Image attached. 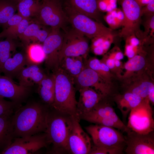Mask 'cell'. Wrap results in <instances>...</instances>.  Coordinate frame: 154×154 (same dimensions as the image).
I'll return each mask as SVG.
<instances>
[{"label":"cell","mask_w":154,"mask_h":154,"mask_svg":"<svg viewBox=\"0 0 154 154\" xmlns=\"http://www.w3.org/2000/svg\"><path fill=\"white\" fill-rule=\"evenodd\" d=\"M145 63V60L143 56L136 55L129 59L125 63L124 67L128 71H136L142 69L144 67Z\"/></svg>","instance_id":"obj_33"},{"label":"cell","mask_w":154,"mask_h":154,"mask_svg":"<svg viewBox=\"0 0 154 154\" xmlns=\"http://www.w3.org/2000/svg\"><path fill=\"white\" fill-rule=\"evenodd\" d=\"M38 84V93L42 103L49 108H52L55 93V82L53 73L46 75Z\"/></svg>","instance_id":"obj_22"},{"label":"cell","mask_w":154,"mask_h":154,"mask_svg":"<svg viewBox=\"0 0 154 154\" xmlns=\"http://www.w3.org/2000/svg\"><path fill=\"white\" fill-rule=\"evenodd\" d=\"M42 0V1H44V0Z\"/></svg>","instance_id":"obj_48"},{"label":"cell","mask_w":154,"mask_h":154,"mask_svg":"<svg viewBox=\"0 0 154 154\" xmlns=\"http://www.w3.org/2000/svg\"><path fill=\"white\" fill-rule=\"evenodd\" d=\"M20 106L11 101L0 98V116L14 113Z\"/></svg>","instance_id":"obj_36"},{"label":"cell","mask_w":154,"mask_h":154,"mask_svg":"<svg viewBox=\"0 0 154 154\" xmlns=\"http://www.w3.org/2000/svg\"><path fill=\"white\" fill-rule=\"evenodd\" d=\"M49 109L43 103L36 102L19 107L12 118L15 138L45 132Z\"/></svg>","instance_id":"obj_1"},{"label":"cell","mask_w":154,"mask_h":154,"mask_svg":"<svg viewBox=\"0 0 154 154\" xmlns=\"http://www.w3.org/2000/svg\"><path fill=\"white\" fill-rule=\"evenodd\" d=\"M50 144L47 135L41 132L29 136L14 138L2 154H32Z\"/></svg>","instance_id":"obj_10"},{"label":"cell","mask_w":154,"mask_h":154,"mask_svg":"<svg viewBox=\"0 0 154 154\" xmlns=\"http://www.w3.org/2000/svg\"><path fill=\"white\" fill-rule=\"evenodd\" d=\"M124 16L122 10L117 7L106 14L104 19L110 29L114 30L122 27L123 22Z\"/></svg>","instance_id":"obj_30"},{"label":"cell","mask_w":154,"mask_h":154,"mask_svg":"<svg viewBox=\"0 0 154 154\" xmlns=\"http://www.w3.org/2000/svg\"><path fill=\"white\" fill-rule=\"evenodd\" d=\"M63 10L71 27L87 38L92 39L115 32L102 23L65 5Z\"/></svg>","instance_id":"obj_4"},{"label":"cell","mask_w":154,"mask_h":154,"mask_svg":"<svg viewBox=\"0 0 154 154\" xmlns=\"http://www.w3.org/2000/svg\"><path fill=\"white\" fill-rule=\"evenodd\" d=\"M146 17L147 20L144 26L145 33L150 32V36H153L154 32V15Z\"/></svg>","instance_id":"obj_40"},{"label":"cell","mask_w":154,"mask_h":154,"mask_svg":"<svg viewBox=\"0 0 154 154\" xmlns=\"http://www.w3.org/2000/svg\"><path fill=\"white\" fill-rule=\"evenodd\" d=\"M141 16L149 17L154 15V0H151L148 4L141 8Z\"/></svg>","instance_id":"obj_38"},{"label":"cell","mask_w":154,"mask_h":154,"mask_svg":"<svg viewBox=\"0 0 154 154\" xmlns=\"http://www.w3.org/2000/svg\"><path fill=\"white\" fill-rule=\"evenodd\" d=\"M19 1L15 0H0V26H3L17 10Z\"/></svg>","instance_id":"obj_28"},{"label":"cell","mask_w":154,"mask_h":154,"mask_svg":"<svg viewBox=\"0 0 154 154\" xmlns=\"http://www.w3.org/2000/svg\"><path fill=\"white\" fill-rule=\"evenodd\" d=\"M42 3L40 0H21L18 3L17 13L24 18L31 20L38 13Z\"/></svg>","instance_id":"obj_26"},{"label":"cell","mask_w":154,"mask_h":154,"mask_svg":"<svg viewBox=\"0 0 154 154\" xmlns=\"http://www.w3.org/2000/svg\"><path fill=\"white\" fill-rule=\"evenodd\" d=\"M153 110L147 98L132 109L129 113L127 124L130 130L141 134L154 131Z\"/></svg>","instance_id":"obj_8"},{"label":"cell","mask_w":154,"mask_h":154,"mask_svg":"<svg viewBox=\"0 0 154 154\" xmlns=\"http://www.w3.org/2000/svg\"><path fill=\"white\" fill-rule=\"evenodd\" d=\"M64 1L65 5L97 22L102 23L101 12L98 8L97 0H64Z\"/></svg>","instance_id":"obj_17"},{"label":"cell","mask_w":154,"mask_h":154,"mask_svg":"<svg viewBox=\"0 0 154 154\" xmlns=\"http://www.w3.org/2000/svg\"><path fill=\"white\" fill-rule=\"evenodd\" d=\"M90 67L98 73L105 80L107 81L109 75L110 69L104 62L96 59L91 62Z\"/></svg>","instance_id":"obj_35"},{"label":"cell","mask_w":154,"mask_h":154,"mask_svg":"<svg viewBox=\"0 0 154 154\" xmlns=\"http://www.w3.org/2000/svg\"><path fill=\"white\" fill-rule=\"evenodd\" d=\"M74 118L49 108L45 132L50 144L52 145L49 153H69L68 141Z\"/></svg>","instance_id":"obj_2"},{"label":"cell","mask_w":154,"mask_h":154,"mask_svg":"<svg viewBox=\"0 0 154 154\" xmlns=\"http://www.w3.org/2000/svg\"><path fill=\"white\" fill-rule=\"evenodd\" d=\"M105 98L99 102L89 113L80 116V119L85 117H100L109 118L119 124H124L117 115L112 106L105 101Z\"/></svg>","instance_id":"obj_24"},{"label":"cell","mask_w":154,"mask_h":154,"mask_svg":"<svg viewBox=\"0 0 154 154\" xmlns=\"http://www.w3.org/2000/svg\"><path fill=\"white\" fill-rule=\"evenodd\" d=\"M24 67L17 77L19 84L29 88L33 82L39 84L46 75L41 70L38 64H30Z\"/></svg>","instance_id":"obj_20"},{"label":"cell","mask_w":154,"mask_h":154,"mask_svg":"<svg viewBox=\"0 0 154 154\" xmlns=\"http://www.w3.org/2000/svg\"><path fill=\"white\" fill-rule=\"evenodd\" d=\"M99 10L101 12H109L117 7V0H97Z\"/></svg>","instance_id":"obj_37"},{"label":"cell","mask_w":154,"mask_h":154,"mask_svg":"<svg viewBox=\"0 0 154 154\" xmlns=\"http://www.w3.org/2000/svg\"><path fill=\"white\" fill-rule=\"evenodd\" d=\"M15 0L17 1H21V0Z\"/></svg>","instance_id":"obj_47"},{"label":"cell","mask_w":154,"mask_h":154,"mask_svg":"<svg viewBox=\"0 0 154 154\" xmlns=\"http://www.w3.org/2000/svg\"><path fill=\"white\" fill-rule=\"evenodd\" d=\"M139 46H135L126 43L125 54L129 59L137 55Z\"/></svg>","instance_id":"obj_41"},{"label":"cell","mask_w":154,"mask_h":154,"mask_svg":"<svg viewBox=\"0 0 154 154\" xmlns=\"http://www.w3.org/2000/svg\"><path fill=\"white\" fill-rule=\"evenodd\" d=\"M154 87L152 88L150 90L147 97L150 103H151L153 105L154 104Z\"/></svg>","instance_id":"obj_44"},{"label":"cell","mask_w":154,"mask_h":154,"mask_svg":"<svg viewBox=\"0 0 154 154\" xmlns=\"http://www.w3.org/2000/svg\"><path fill=\"white\" fill-rule=\"evenodd\" d=\"M141 7L150 2L151 0H134Z\"/></svg>","instance_id":"obj_45"},{"label":"cell","mask_w":154,"mask_h":154,"mask_svg":"<svg viewBox=\"0 0 154 154\" xmlns=\"http://www.w3.org/2000/svg\"><path fill=\"white\" fill-rule=\"evenodd\" d=\"M80 121L76 118L74 119L68 141L69 153L89 154L92 146L91 139L83 129Z\"/></svg>","instance_id":"obj_14"},{"label":"cell","mask_w":154,"mask_h":154,"mask_svg":"<svg viewBox=\"0 0 154 154\" xmlns=\"http://www.w3.org/2000/svg\"><path fill=\"white\" fill-rule=\"evenodd\" d=\"M55 93L53 108L80 120L73 78L59 68L53 72Z\"/></svg>","instance_id":"obj_3"},{"label":"cell","mask_w":154,"mask_h":154,"mask_svg":"<svg viewBox=\"0 0 154 154\" xmlns=\"http://www.w3.org/2000/svg\"><path fill=\"white\" fill-rule=\"evenodd\" d=\"M114 98L117 108L125 120L131 111L139 104L144 99L128 92L123 95H116Z\"/></svg>","instance_id":"obj_23"},{"label":"cell","mask_w":154,"mask_h":154,"mask_svg":"<svg viewBox=\"0 0 154 154\" xmlns=\"http://www.w3.org/2000/svg\"><path fill=\"white\" fill-rule=\"evenodd\" d=\"M125 136L127 154H154V132L140 133L130 130Z\"/></svg>","instance_id":"obj_13"},{"label":"cell","mask_w":154,"mask_h":154,"mask_svg":"<svg viewBox=\"0 0 154 154\" xmlns=\"http://www.w3.org/2000/svg\"><path fill=\"white\" fill-rule=\"evenodd\" d=\"M85 128L91 136L93 145L96 146L125 147V136L114 128L95 124L86 126Z\"/></svg>","instance_id":"obj_9"},{"label":"cell","mask_w":154,"mask_h":154,"mask_svg":"<svg viewBox=\"0 0 154 154\" xmlns=\"http://www.w3.org/2000/svg\"><path fill=\"white\" fill-rule=\"evenodd\" d=\"M78 91L80 96L77 107L79 117L90 112L99 102L105 98L90 87L82 88Z\"/></svg>","instance_id":"obj_16"},{"label":"cell","mask_w":154,"mask_h":154,"mask_svg":"<svg viewBox=\"0 0 154 154\" xmlns=\"http://www.w3.org/2000/svg\"><path fill=\"white\" fill-rule=\"evenodd\" d=\"M14 39L6 38L0 41V74L5 62L11 56V52L15 50L16 44Z\"/></svg>","instance_id":"obj_31"},{"label":"cell","mask_w":154,"mask_h":154,"mask_svg":"<svg viewBox=\"0 0 154 154\" xmlns=\"http://www.w3.org/2000/svg\"><path fill=\"white\" fill-rule=\"evenodd\" d=\"M85 59L81 56L65 57L60 62L59 68L74 78L84 68Z\"/></svg>","instance_id":"obj_25"},{"label":"cell","mask_w":154,"mask_h":154,"mask_svg":"<svg viewBox=\"0 0 154 154\" xmlns=\"http://www.w3.org/2000/svg\"><path fill=\"white\" fill-rule=\"evenodd\" d=\"M125 147H99L92 145L89 154H121L123 153Z\"/></svg>","instance_id":"obj_34"},{"label":"cell","mask_w":154,"mask_h":154,"mask_svg":"<svg viewBox=\"0 0 154 154\" xmlns=\"http://www.w3.org/2000/svg\"><path fill=\"white\" fill-rule=\"evenodd\" d=\"M61 29L58 28H52L42 45L45 55V66L48 70L53 72L59 68L58 56L63 37Z\"/></svg>","instance_id":"obj_11"},{"label":"cell","mask_w":154,"mask_h":154,"mask_svg":"<svg viewBox=\"0 0 154 154\" xmlns=\"http://www.w3.org/2000/svg\"><path fill=\"white\" fill-rule=\"evenodd\" d=\"M76 90L85 87H94L96 90L105 98L110 96L113 91L111 88L106 83V80L98 73L86 66L76 77L73 78Z\"/></svg>","instance_id":"obj_12"},{"label":"cell","mask_w":154,"mask_h":154,"mask_svg":"<svg viewBox=\"0 0 154 154\" xmlns=\"http://www.w3.org/2000/svg\"><path fill=\"white\" fill-rule=\"evenodd\" d=\"M45 25L34 22L31 23L24 33L19 37L26 46L31 41L43 42L50 33L52 29Z\"/></svg>","instance_id":"obj_18"},{"label":"cell","mask_w":154,"mask_h":154,"mask_svg":"<svg viewBox=\"0 0 154 154\" xmlns=\"http://www.w3.org/2000/svg\"><path fill=\"white\" fill-rule=\"evenodd\" d=\"M123 13V23L118 35L125 39L131 35L139 39L144 36L140 26L141 23V7L134 0H118Z\"/></svg>","instance_id":"obj_6"},{"label":"cell","mask_w":154,"mask_h":154,"mask_svg":"<svg viewBox=\"0 0 154 154\" xmlns=\"http://www.w3.org/2000/svg\"><path fill=\"white\" fill-rule=\"evenodd\" d=\"M121 65V62L120 60H115V66L118 67H119Z\"/></svg>","instance_id":"obj_46"},{"label":"cell","mask_w":154,"mask_h":154,"mask_svg":"<svg viewBox=\"0 0 154 154\" xmlns=\"http://www.w3.org/2000/svg\"><path fill=\"white\" fill-rule=\"evenodd\" d=\"M109 57L114 58L115 60H121L124 58L123 53L121 51H117L112 53Z\"/></svg>","instance_id":"obj_42"},{"label":"cell","mask_w":154,"mask_h":154,"mask_svg":"<svg viewBox=\"0 0 154 154\" xmlns=\"http://www.w3.org/2000/svg\"></svg>","instance_id":"obj_49"},{"label":"cell","mask_w":154,"mask_h":154,"mask_svg":"<svg viewBox=\"0 0 154 154\" xmlns=\"http://www.w3.org/2000/svg\"><path fill=\"white\" fill-rule=\"evenodd\" d=\"M13 113L0 116V154L11 145L15 138L12 120Z\"/></svg>","instance_id":"obj_19"},{"label":"cell","mask_w":154,"mask_h":154,"mask_svg":"<svg viewBox=\"0 0 154 154\" xmlns=\"http://www.w3.org/2000/svg\"><path fill=\"white\" fill-rule=\"evenodd\" d=\"M62 45L58 56L60 62L67 57L81 56L86 59L89 46L88 38L72 28L64 31Z\"/></svg>","instance_id":"obj_7"},{"label":"cell","mask_w":154,"mask_h":154,"mask_svg":"<svg viewBox=\"0 0 154 154\" xmlns=\"http://www.w3.org/2000/svg\"><path fill=\"white\" fill-rule=\"evenodd\" d=\"M153 87L154 84L152 83L145 81L131 87L127 92L145 99L147 98L149 91Z\"/></svg>","instance_id":"obj_32"},{"label":"cell","mask_w":154,"mask_h":154,"mask_svg":"<svg viewBox=\"0 0 154 154\" xmlns=\"http://www.w3.org/2000/svg\"><path fill=\"white\" fill-rule=\"evenodd\" d=\"M23 18L18 13L14 14L7 23L2 26L3 29L18 24Z\"/></svg>","instance_id":"obj_39"},{"label":"cell","mask_w":154,"mask_h":154,"mask_svg":"<svg viewBox=\"0 0 154 154\" xmlns=\"http://www.w3.org/2000/svg\"><path fill=\"white\" fill-rule=\"evenodd\" d=\"M26 65H28V62L26 53L18 52L6 61L3 65L1 72L12 79L17 76Z\"/></svg>","instance_id":"obj_21"},{"label":"cell","mask_w":154,"mask_h":154,"mask_svg":"<svg viewBox=\"0 0 154 154\" xmlns=\"http://www.w3.org/2000/svg\"><path fill=\"white\" fill-rule=\"evenodd\" d=\"M26 46V54L28 65L33 64L38 65L44 61L45 55L42 45L33 43Z\"/></svg>","instance_id":"obj_27"},{"label":"cell","mask_w":154,"mask_h":154,"mask_svg":"<svg viewBox=\"0 0 154 154\" xmlns=\"http://www.w3.org/2000/svg\"><path fill=\"white\" fill-rule=\"evenodd\" d=\"M34 22L52 28H58L63 31L69 23L63 7L59 0H44L40 10L33 18Z\"/></svg>","instance_id":"obj_5"},{"label":"cell","mask_w":154,"mask_h":154,"mask_svg":"<svg viewBox=\"0 0 154 154\" xmlns=\"http://www.w3.org/2000/svg\"><path fill=\"white\" fill-rule=\"evenodd\" d=\"M30 20L23 18L18 24L3 29L0 33V38L4 37L15 39L19 37L31 23Z\"/></svg>","instance_id":"obj_29"},{"label":"cell","mask_w":154,"mask_h":154,"mask_svg":"<svg viewBox=\"0 0 154 154\" xmlns=\"http://www.w3.org/2000/svg\"><path fill=\"white\" fill-rule=\"evenodd\" d=\"M29 88L17 85L12 79L0 74V98L10 99L19 106L28 96Z\"/></svg>","instance_id":"obj_15"},{"label":"cell","mask_w":154,"mask_h":154,"mask_svg":"<svg viewBox=\"0 0 154 154\" xmlns=\"http://www.w3.org/2000/svg\"><path fill=\"white\" fill-rule=\"evenodd\" d=\"M115 59L109 57L104 62L110 69H112L115 67Z\"/></svg>","instance_id":"obj_43"}]
</instances>
